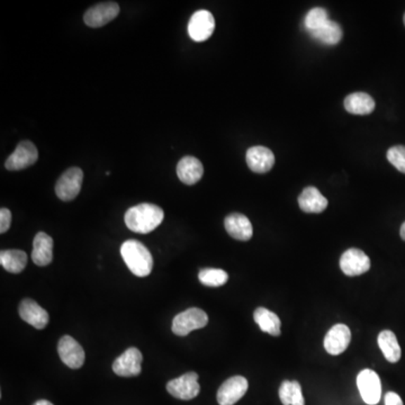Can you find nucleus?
Masks as SVG:
<instances>
[{
    "instance_id": "obj_1",
    "label": "nucleus",
    "mask_w": 405,
    "mask_h": 405,
    "mask_svg": "<svg viewBox=\"0 0 405 405\" xmlns=\"http://www.w3.org/2000/svg\"><path fill=\"white\" fill-rule=\"evenodd\" d=\"M163 217L162 208L150 202H142L129 208L124 219L129 230L135 233L146 234L155 230L162 223Z\"/></svg>"
},
{
    "instance_id": "obj_2",
    "label": "nucleus",
    "mask_w": 405,
    "mask_h": 405,
    "mask_svg": "<svg viewBox=\"0 0 405 405\" xmlns=\"http://www.w3.org/2000/svg\"><path fill=\"white\" fill-rule=\"evenodd\" d=\"M121 255L127 268L135 276L146 277L151 274L153 258L143 243L138 240H127L122 245Z\"/></svg>"
},
{
    "instance_id": "obj_3",
    "label": "nucleus",
    "mask_w": 405,
    "mask_h": 405,
    "mask_svg": "<svg viewBox=\"0 0 405 405\" xmlns=\"http://www.w3.org/2000/svg\"><path fill=\"white\" fill-rule=\"evenodd\" d=\"M207 314L202 309L191 307L174 316L172 321V332L179 337H186L191 331L202 329L207 326Z\"/></svg>"
},
{
    "instance_id": "obj_4",
    "label": "nucleus",
    "mask_w": 405,
    "mask_h": 405,
    "mask_svg": "<svg viewBox=\"0 0 405 405\" xmlns=\"http://www.w3.org/2000/svg\"><path fill=\"white\" fill-rule=\"evenodd\" d=\"M84 172L82 169L73 167L68 169L56 181V194L63 202H70L78 196L82 191Z\"/></svg>"
},
{
    "instance_id": "obj_5",
    "label": "nucleus",
    "mask_w": 405,
    "mask_h": 405,
    "mask_svg": "<svg viewBox=\"0 0 405 405\" xmlns=\"http://www.w3.org/2000/svg\"><path fill=\"white\" fill-rule=\"evenodd\" d=\"M166 387L168 393L176 399L183 401L195 399L200 391L198 375L194 371L186 373L183 376L167 382Z\"/></svg>"
},
{
    "instance_id": "obj_6",
    "label": "nucleus",
    "mask_w": 405,
    "mask_h": 405,
    "mask_svg": "<svg viewBox=\"0 0 405 405\" xmlns=\"http://www.w3.org/2000/svg\"><path fill=\"white\" fill-rule=\"evenodd\" d=\"M37 159L39 151L35 144L32 143L31 141H22L17 146L16 150L6 160L5 167L11 172H18L31 167L37 162Z\"/></svg>"
},
{
    "instance_id": "obj_7",
    "label": "nucleus",
    "mask_w": 405,
    "mask_h": 405,
    "mask_svg": "<svg viewBox=\"0 0 405 405\" xmlns=\"http://www.w3.org/2000/svg\"><path fill=\"white\" fill-rule=\"evenodd\" d=\"M357 386L364 402L376 405L382 397V384L380 376L371 369H364L357 376Z\"/></svg>"
},
{
    "instance_id": "obj_8",
    "label": "nucleus",
    "mask_w": 405,
    "mask_h": 405,
    "mask_svg": "<svg viewBox=\"0 0 405 405\" xmlns=\"http://www.w3.org/2000/svg\"><path fill=\"white\" fill-rule=\"evenodd\" d=\"M215 30V20L208 11H198L193 14L188 22V34L195 42H204Z\"/></svg>"
},
{
    "instance_id": "obj_9",
    "label": "nucleus",
    "mask_w": 405,
    "mask_h": 405,
    "mask_svg": "<svg viewBox=\"0 0 405 405\" xmlns=\"http://www.w3.org/2000/svg\"><path fill=\"white\" fill-rule=\"evenodd\" d=\"M120 14V6L117 3L106 1V3L97 4L90 7L84 15L86 25L89 27H101L112 22Z\"/></svg>"
},
{
    "instance_id": "obj_10",
    "label": "nucleus",
    "mask_w": 405,
    "mask_h": 405,
    "mask_svg": "<svg viewBox=\"0 0 405 405\" xmlns=\"http://www.w3.org/2000/svg\"><path fill=\"white\" fill-rule=\"evenodd\" d=\"M248 380L243 376H233L225 380L217 391L219 405H234L247 393Z\"/></svg>"
},
{
    "instance_id": "obj_11",
    "label": "nucleus",
    "mask_w": 405,
    "mask_h": 405,
    "mask_svg": "<svg viewBox=\"0 0 405 405\" xmlns=\"http://www.w3.org/2000/svg\"><path fill=\"white\" fill-rule=\"evenodd\" d=\"M58 352L62 363L69 368L79 369L84 363V348L70 335H63L58 343Z\"/></svg>"
},
{
    "instance_id": "obj_12",
    "label": "nucleus",
    "mask_w": 405,
    "mask_h": 405,
    "mask_svg": "<svg viewBox=\"0 0 405 405\" xmlns=\"http://www.w3.org/2000/svg\"><path fill=\"white\" fill-rule=\"evenodd\" d=\"M340 268L347 276L363 275L371 269V259L364 251L352 248L341 256Z\"/></svg>"
},
{
    "instance_id": "obj_13",
    "label": "nucleus",
    "mask_w": 405,
    "mask_h": 405,
    "mask_svg": "<svg viewBox=\"0 0 405 405\" xmlns=\"http://www.w3.org/2000/svg\"><path fill=\"white\" fill-rule=\"evenodd\" d=\"M142 354L138 348L131 347L112 363V371L117 376L133 377L140 375Z\"/></svg>"
},
{
    "instance_id": "obj_14",
    "label": "nucleus",
    "mask_w": 405,
    "mask_h": 405,
    "mask_svg": "<svg viewBox=\"0 0 405 405\" xmlns=\"http://www.w3.org/2000/svg\"><path fill=\"white\" fill-rule=\"evenodd\" d=\"M352 340L350 329L345 324H335L324 338V348L332 356H338L346 352Z\"/></svg>"
},
{
    "instance_id": "obj_15",
    "label": "nucleus",
    "mask_w": 405,
    "mask_h": 405,
    "mask_svg": "<svg viewBox=\"0 0 405 405\" xmlns=\"http://www.w3.org/2000/svg\"><path fill=\"white\" fill-rule=\"evenodd\" d=\"M245 160L251 172L266 174L275 165V155L268 148L252 146L250 149H248Z\"/></svg>"
},
{
    "instance_id": "obj_16",
    "label": "nucleus",
    "mask_w": 405,
    "mask_h": 405,
    "mask_svg": "<svg viewBox=\"0 0 405 405\" xmlns=\"http://www.w3.org/2000/svg\"><path fill=\"white\" fill-rule=\"evenodd\" d=\"M18 312L22 320L31 324L35 329L42 330L48 326L49 313L31 298L22 300Z\"/></svg>"
},
{
    "instance_id": "obj_17",
    "label": "nucleus",
    "mask_w": 405,
    "mask_h": 405,
    "mask_svg": "<svg viewBox=\"0 0 405 405\" xmlns=\"http://www.w3.org/2000/svg\"><path fill=\"white\" fill-rule=\"evenodd\" d=\"M225 230L233 239L249 241L252 238V224L245 215L232 213L224 219Z\"/></svg>"
},
{
    "instance_id": "obj_18",
    "label": "nucleus",
    "mask_w": 405,
    "mask_h": 405,
    "mask_svg": "<svg viewBox=\"0 0 405 405\" xmlns=\"http://www.w3.org/2000/svg\"><path fill=\"white\" fill-rule=\"evenodd\" d=\"M53 259V239L44 232H39L33 241L32 260L39 267H45Z\"/></svg>"
},
{
    "instance_id": "obj_19",
    "label": "nucleus",
    "mask_w": 405,
    "mask_h": 405,
    "mask_svg": "<svg viewBox=\"0 0 405 405\" xmlns=\"http://www.w3.org/2000/svg\"><path fill=\"white\" fill-rule=\"evenodd\" d=\"M177 174L181 183L185 185H195L202 179L204 167L197 158L184 157L177 165Z\"/></svg>"
},
{
    "instance_id": "obj_20",
    "label": "nucleus",
    "mask_w": 405,
    "mask_h": 405,
    "mask_svg": "<svg viewBox=\"0 0 405 405\" xmlns=\"http://www.w3.org/2000/svg\"><path fill=\"white\" fill-rule=\"evenodd\" d=\"M298 205L305 213H322L328 207V200L315 187H307L298 197Z\"/></svg>"
},
{
    "instance_id": "obj_21",
    "label": "nucleus",
    "mask_w": 405,
    "mask_h": 405,
    "mask_svg": "<svg viewBox=\"0 0 405 405\" xmlns=\"http://www.w3.org/2000/svg\"><path fill=\"white\" fill-rule=\"evenodd\" d=\"M375 107V101L368 94H350L345 99V108L347 112L354 115H369L374 112Z\"/></svg>"
},
{
    "instance_id": "obj_22",
    "label": "nucleus",
    "mask_w": 405,
    "mask_h": 405,
    "mask_svg": "<svg viewBox=\"0 0 405 405\" xmlns=\"http://www.w3.org/2000/svg\"><path fill=\"white\" fill-rule=\"evenodd\" d=\"M253 318L256 321V323L260 326L262 331L269 333L270 335L274 337H278L281 335V322L279 320L278 315L271 312L269 309H264V307H258L255 311Z\"/></svg>"
},
{
    "instance_id": "obj_23",
    "label": "nucleus",
    "mask_w": 405,
    "mask_h": 405,
    "mask_svg": "<svg viewBox=\"0 0 405 405\" xmlns=\"http://www.w3.org/2000/svg\"><path fill=\"white\" fill-rule=\"evenodd\" d=\"M378 346L390 363H397L401 359V347L397 342V335L390 330H384L378 335Z\"/></svg>"
},
{
    "instance_id": "obj_24",
    "label": "nucleus",
    "mask_w": 405,
    "mask_h": 405,
    "mask_svg": "<svg viewBox=\"0 0 405 405\" xmlns=\"http://www.w3.org/2000/svg\"><path fill=\"white\" fill-rule=\"evenodd\" d=\"M311 37L318 42L326 45H335L342 39V28L333 20H328L323 26L316 31L311 32Z\"/></svg>"
},
{
    "instance_id": "obj_25",
    "label": "nucleus",
    "mask_w": 405,
    "mask_h": 405,
    "mask_svg": "<svg viewBox=\"0 0 405 405\" xmlns=\"http://www.w3.org/2000/svg\"><path fill=\"white\" fill-rule=\"evenodd\" d=\"M0 264L8 273L20 274L25 269L27 255L22 250H3L0 252Z\"/></svg>"
},
{
    "instance_id": "obj_26",
    "label": "nucleus",
    "mask_w": 405,
    "mask_h": 405,
    "mask_svg": "<svg viewBox=\"0 0 405 405\" xmlns=\"http://www.w3.org/2000/svg\"><path fill=\"white\" fill-rule=\"evenodd\" d=\"M279 399L283 405H305L301 384L296 380H284L281 382Z\"/></svg>"
},
{
    "instance_id": "obj_27",
    "label": "nucleus",
    "mask_w": 405,
    "mask_h": 405,
    "mask_svg": "<svg viewBox=\"0 0 405 405\" xmlns=\"http://www.w3.org/2000/svg\"><path fill=\"white\" fill-rule=\"evenodd\" d=\"M198 279L202 285L208 287H219L229 281V275L226 271L215 268H205L198 274Z\"/></svg>"
},
{
    "instance_id": "obj_28",
    "label": "nucleus",
    "mask_w": 405,
    "mask_h": 405,
    "mask_svg": "<svg viewBox=\"0 0 405 405\" xmlns=\"http://www.w3.org/2000/svg\"><path fill=\"white\" fill-rule=\"evenodd\" d=\"M328 20L329 18H328V13H326V9L315 7V8L311 9L304 18V27L307 28L309 33H311V32L319 30L321 26H323Z\"/></svg>"
},
{
    "instance_id": "obj_29",
    "label": "nucleus",
    "mask_w": 405,
    "mask_h": 405,
    "mask_svg": "<svg viewBox=\"0 0 405 405\" xmlns=\"http://www.w3.org/2000/svg\"><path fill=\"white\" fill-rule=\"evenodd\" d=\"M387 160L393 165L399 172L405 174V146H392L391 149H388Z\"/></svg>"
},
{
    "instance_id": "obj_30",
    "label": "nucleus",
    "mask_w": 405,
    "mask_h": 405,
    "mask_svg": "<svg viewBox=\"0 0 405 405\" xmlns=\"http://www.w3.org/2000/svg\"><path fill=\"white\" fill-rule=\"evenodd\" d=\"M11 213L8 208L0 210V233H6L11 228Z\"/></svg>"
},
{
    "instance_id": "obj_31",
    "label": "nucleus",
    "mask_w": 405,
    "mask_h": 405,
    "mask_svg": "<svg viewBox=\"0 0 405 405\" xmlns=\"http://www.w3.org/2000/svg\"><path fill=\"white\" fill-rule=\"evenodd\" d=\"M385 405H403L402 399L394 392H388L385 395Z\"/></svg>"
},
{
    "instance_id": "obj_32",
    "label": "nucleus",
    "mask_w": 405,
    "mask_h": 405,
    "mask_svg": "<svg viewBox=\"0 0 405 405\" xmlns=\"http://www.w3.org/2000/svg\"><path fill=\"white\" fill-rule=\"evenodd\" d=\"M33 405H53L50 401H46V399H39L37 402L34 403Z\"/></svg>"
},
{
    "instance_id": "obj_33",
    "label": "nucleus",
    "mask_w": 405,
    "mask_h": 405,
    "mask_svg": "<svg viewBox=\"0 0 405 405\" xmlns=\"http://www.w3.org/2000/svg\"><path fill=\"white\" fill-rule=\"evenodd\" d=\"M399 234H401V238H402V239L405 241V222L403 223L402 226H401Z\"/></svg>"
},
{
    "instance_id": "obj_34",
    "label": "nucleus",
    "mask_w": 405,
    "mask_h": 405,
    "mask_svg": "<svg viewBox=\"0 0 405 405\" xmlns=\"http://www.w3.org/2000/svg\"><path fill=\"white\" fill-rule=\"evenodd\" d=\"M403 20H404V25H405V14H404V17H403Z\"/></svg>"
}]
</instances>
